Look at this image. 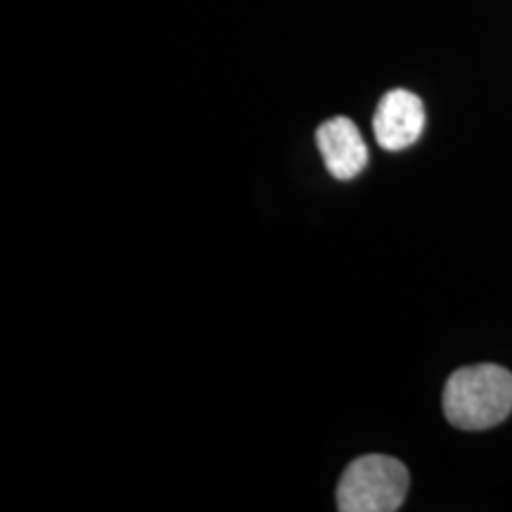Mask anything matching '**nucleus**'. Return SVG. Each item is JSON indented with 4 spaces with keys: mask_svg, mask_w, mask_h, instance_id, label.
<instances>
[{
    "mask_svg": "<svg viewBox=\"0 0 512 512\" xmlns=\"http://www.w3.org/2000/svg\"><path fill=\"white\" fill-rule=\"evenodd\" d=\"M512 411V375L501 366L460 368L444 387V415L458 430H491Z\"/></svg>",
    "mask_w": 512,
    "mask_h": 512,
    "instance_id": "nucleus-1",
    "label": "nucleus"
},
{
    "mask_svg": "<svg viewBox=\"0 0 512 512\" xmlns=\"http://www.w3.org/2000/svg\"><path fill=\"white\" fill-rule=\"evenodd\" d=\"M406 465L389 456H363L347 467L337 486L342 512H394L408 494Z\"/></svg>",
    "mask_w": 512,
    "mask_h": 512,
    "instance_id": "nucleus-2",
    "label": "nucleus"
},
{
    "mask_svg": "<svg viewBox=\"0 0 512 512\" xmlns=\"http://www.w3.org/2000/svg\"><path fill=\"white\" fill-rule=\"evenodd\" d=\"M425 105L418 95L411 91H389L377 105L373 131L380 147L389 152H399L418 143L425 131Z\"/></svg>",
    "mask_w": 512,
    "mask_h": 512,
    "instance_id": "nucleus-3",
    "label": "nucleus"
},
{
    "mask_svg": "<svg viewBox=\"0 0 512 512\" xmlns=\"http://www.w3.org/2000/svg\"><path fill=\"white\" fill-rule=\"evenodd\" d=\"M316 143L325 169L337 181H351L368 166V147L354 121L335 117L318 128Z\"/></svg>",
    "mask_w": 512,
    "mask_h": 512,
    "instance_id": "nucleus-4",
    "label": "nucleus"
}]
</instances>
